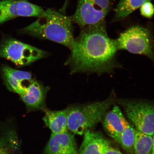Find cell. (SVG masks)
I'll return each instance as SVG.
<instances>
[{
	"mask_svg": "<svg viewBox=\"0 0 154 154\" xmlns=\"http://www.w3.org/2000/svg\"><path fill=\"white\" fill-rule=\"evenodd\" d=\"M71 50L66 64L71 74H111L122 67L117 60L118 50L115 39L108 35L105 20L82 28Z\"/></svg>",
	"mask_w": 154,
	"mask_h": 154,
	"instance_id": "6da1fadb",
	"label": "cell"
},
{
	"mask_svg": "<svg viewBox=\"0 0 154 154\" xmlns=\"http://www.w3.org/2000/svg\"><path fill=\"white\" fill-rule=\"evenodd\" d=\"M72 18L48 9L35 22L18 30L40 39L48 40L72 49L75 38Z\"/></svg>",
	"mask_w": 154,
	"mask_h": 154,
	"instance_id": "7a4b0ae2",
	"label": "cell"
},
{
	"mask_svg": "<svg viewBox=\"0 0 154 154\" xmlns=\"http://www.w3.org/2000/svg\"><path fill=\"white\" fill-rule=\"evenodd\" d=\"M114 91L103 101L71 106L66 108L67 128L74 134L82 135L103 120L109 109L116 103Z\"/></svg>",
	"mask_w": 154,
	"mask_h": 154,
	"instance_id": "3957f363",
	"label": "cell"
},
{
	"mask_svg": "<svg viewBox=\"0 0 154 154\" xmlns=\"http://www.w3.org/2000/svg\"><path fill=\"white\" fill-rule=\"evenodd\" d=\"M116 103L122 108L137 130L152 136L154 132V100L117 98Z\"/></svg>",
	"mask_w": 154,
	"mask_h": 154,
	"instance_id": "277c9868",
	"label": "cell"
},
{
	"mask_svg": "<svg viewBox=\"0 0 154 154\" xmlns=\"http://www.w3.org/2000/svg\"><path fill=\"white\" fill-rule=\"evenodd\" d=\"M118 51L125 50L149 58L154 63V38L149 29L134 26L115 39Z\"/></svg>",
	"mask_w": 154,
	"mask_h": 154,
	"instance_id": "5b68a950",
	"label": "cell"
},
{
	"mask_svg": "<svg viewBox=\"0 0 154 154\" xmlns=\"http://www.w3.org/2000/svg\"><path fill=\"white\" fill-rule=\"evenodd\" d=\"M46 52L8 36H3L0 44V57L17 66H26L47 55Z\"/></svg>",
	"mask_w": 154,
	"mask_h": 154,
	"instance_id": "8992f818",
	"label": "cell"
},
{
	"mask_svg": "<svg viewBox=\"0 0 154 154\" xmlns=\"http://www.w3.org/2000/svg\"><path fill=\"white\" fill-rule=\"evenodd\" d=\"M112 0H78L73 22L83 27L105 18L111 9Z\"/></svg>",
	"mask_w": 154,
	"mask_h": 154,
	"instance_id": "52a82bcc",
	"label": "cell"
},
{
	"mask_svg": "<svg viewBox=\"0 0 154 154\" xmlns=\"http://www.w3.org/2000/svg\"><path fill=\"white\" fill-rule=\"evenodd\" d=\"M45 11L27 0H0V25L19 17L38 18Z\"/></svg>",
	"mask_w": 154,
	"mask_h": 154,
	"instance_id": "ba28073f",
	"label": "cell"
},
{
	"mask_svg": "<svg viewBox=\"0 0 154 154\" xmlns=\"http://www.w3.org/2000/svg\"><path fill=\"white\" fill-rule=\"evenodd\" d=\"M1 72L8 89L20 95L26 91L33 80L30 72L15 70L7 65L2 66Z\"/></svg>",
	"mask_w": 154,
	"mask_h": 154,
	"instance_id": "9c48e42d",
	"label": "cell"
},
{
	"mask_svg": "<svg viewBox=\"0 0 154 154\" xmlns=\"http://www.w3.org/2000/svg\"><path fill=\"white\" fill-rule=\"evenodd\" d=\"M77 152L74 134L68 131L51 133L44 149L45 154H71Z\"/></svg>",
	"mask_w": 154,
	"mask_h": 154,
	"instance_id": "30bf717a",
	"label": "cell"
},
{
	"mask_svg": "<svg viewBox=\"0 0 154 154\" xmlns=\"http://www.w3.org/2000/svg\"><path fill=\"white\" fill-rule=\"evenodd\" d=\"M49 88L32 80L26 92L20 95L29 110H45L46 95Z\"/></svg>",
	"mask_w": 154,
	"mask_h": 154,
	"instance_id": "8fae6325",
	"label": "cell"
},
{
	"mask_svg": "<svg viewBox=\"0 0 154 154\" xmlns=\"http://www.w3.org/2000/svg\"><path fill=\"white\" fill-rule=\"evenodd\" d=\"M103 126L108 134L117 142L128 121L118 106L115 105L103 119Z\"/></svg>",
	"mask_w": 154,
	"mask_h": 154,
	"instance_id": "7c38bea8",
	"label": "cell"
},
{
	"mask_svg": "<svg viewBox=\"0 0 154 154\" xmlns=\"http://www.w3.org/2000/svg\"><path fill=\"white\" fill-rule=\"evenodd\" d=\"M83 134V140L79 149L80 154H103L110 145V142L100 132L88 129Z\"/></svg>",
	"mask_w": 154,
	"mask_h": 154,
	"instance_id": "4fadbf2b",
	"label": "cell"
},
{
	"mask_svg": "<svg viewBox=\"0 0 154 154\" xmlns=\"http://www.w3.org/2000/svg\"><path fill=\"white\" fill-rule=\"evenodd\" d=\"M43 121L52 134H58L68 131L66 109L52 111L46 109Z\"/></svg>",
	"mask_w": 154,
	"mask_h": 154,
	"instance_id": "5bb4252c",
	"label": "cell"
},
{
	"mask_svg": "<svg viewBox=\"0 0 154 154\" xmlns=\"http://www.w3.org/2000/svg\"><path fill=\"white\" fill-rule=\"evenodd\" d=\"M151 0H120L115 9L114 20L118 21L126 18L143 4Z\"/></svg>",
	"mask_w": 154,
	"mask_h": 154,
	"instance_id": "9a60e30c",
	"label": "cell"
},
{
	"mask_svg": "<svg viewBox=\"0 0 154 154\" xmlns=\"http://www.w3.org/2000/svg\"><path fill=\"white\" fill-rule=\"evenodd\" d=\"M17 134L9 128L0 135V154H14L18 146Z\"/></svg>",
	"mask_w": 154,
	"mask_h": 154,
	"instance_id": "2e32d148",
	"label": "cell"
},
{
	"mask_svg": "<svg viewBox=\"0 0 154 154\" xmlns=\"http://www.w3.org/2000/svg\"><path fill=\"white\" fill-rule=\"evenodd\" d=\"M152 136L136 129L133 154H152Z\"/></svg>",
	"mask_w": 154,
	"mask_h": 154,
	"instance_id": "e0dca14e",
	"label": "cell"
},
{
	"mask_svg": "<svg viewBox=\"0 0 154 154\" xmlns=\"http://www.w3.org/2000/svg\"><path fill=\"white\" fill-rule=\"evenodd\" d=\"M135 134L136 129L128 122L117 142L128 154L134 153Z\"/></svg>",
	"mask_w": 154,
	"mask_h": 154,
	"instance_id": "ac0fdd59",
	"label": "cell"
},
{
	"mask_svg": "<svg viewBox=\"0 0 154 154\" xmlns=\"http://www.w3.org/2000/svg\"><path fill=\"white\" fill-rule=\"evenodd\" d=\"M140 13L145 18H151L154 14V7L151 1H147L140 7Z\"/></svg>",
	"mask_w": 154,
	"mask_h": 154,
	"instance_id": "d6986e66",
	"label": "cell"
},
{
	"mask_svg": "<svg viewBox=\"0 0 154 154\" xmlns=\"http://www.w3.org/2000/svg\"><path fill=\"white\" fill-rule=\"evenodd\" d=\"M103 154H124L118 149L113 148L110 145L108 146L104 151Z\"/></svg>",
	"mask_w": 154,
	"mask_h": 154,
	"instance_id": "ffe728a7",
	"label": "cell"
},
{
	"mask_svg": "<svg viewBox=\"0 0 154 154\" xmlns=\"http://www.w3.org/2000/svg\"><path fill=\"white\" fill-rule=\"evenodd\" d=\"M152 154H154V132L152 136Z\"/></svg>",
	"mask_w": 154,
	"mask_h": 154,
	"instance_id": "44dd1931",
	"label": "cell"
},
{
	"mask_svg": "<svg viewBox=\"0 0 154 154\" xmlns=\"http://www.w3.org/2000/svg\"><path fill=\"white\" fill-rule=\"evenodd\" d=\"M71 154H78V152H77L74 153H73Z\"/></svg>",
	"mask_w": 154,
	"mask_h": 154,
	"instance_id": "7402d4cb",
	"label": "cell"
}]
</instances>
